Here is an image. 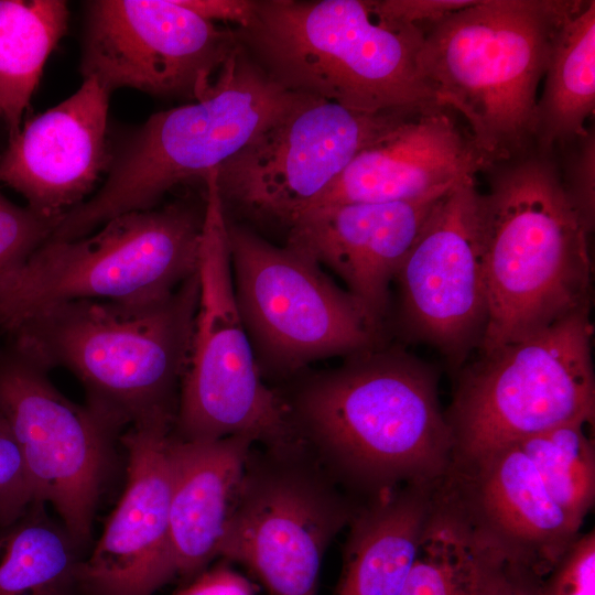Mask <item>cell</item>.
Wrapping results in <instances>:
<instances>
[{
	"label": "cell",
	"instance_id": "23",
	"mask_svg": "<svg viewBox=\"0 0 595 595\" xmlns=\"http://www.w3.org/2000/svg\"><path fill=\"white\" fill-rule=\"evenodd\" d=\"M508 553L469 512L435 504L401 595H483Z\"/></svg>",
	"mask_w": 595,
	"mask_h": 595
},
{
	"label": "cell",
	"instance_id": "5",
	"mask_svg": "<svg viewBox=\"0 0 595 595\" xmlns=\"http://www.w3.org/2000/svg\"><path fill=\"white\" fill-rule=\"evenodd\" d=\"M238 42L281 86L366 113L439 108L419 56L424 29L380 15L371 0H255Z\"/></svg>",
	"mask_w": 595,
	"mask_h": 595
},
{
	"label": "cell",
	"instance_id": "13",
	"mask_svg": "<svg viewBox=\"0 0 595 595\" xmlns=\"http://www.w3.org/2000/svg\"><path fill=\"white\" fill-rule=\"evenodd\" d=\"M41 364L0 346V411L20 447L33 500L50 505L89 549L96 509L121 434L65 397Z\"/></svg>",
	"mask_w": 595,
	"mask_h": 595
},
{
	"label": "cell",
	"instance_id": "25",
	"mask_svg": "<svg viewBox=\"0 0 595 595\" xmlns=\"http://www.w3.org/2000/svg\"><path fill=\"white\" fill-rule=\"evenodd\" d=\"M82 545L47 505L33 500L0 524V595H87Z\"/></svg>",
	"mask_w": 595,
	"mask_h": 595
},
{
	"label": "cell",
	"instance_id": "18",
	"mask_svg": "<svg viewBox=\"0 0 595 595\" xmlns=\"http://www.w3.org/2000/svg\"><path fill=\"white\" fill-rule=\"evenodd\" d=\"M109 96L95 78H85L68 98L29 119L0 154V182L58 223L108 170Z\"/></svg>",
	"mask_w": 595,
	"mask_h": 595
},
{
	"label": "cell",
	"instance_id": "14",
	"mask_svg": "<svg viewBox=\"0 0 595 595\" xmlns=\"http://www.w3.org/2000/svg\"><path fill=\"white\" fill-rule=\"evenodd\" d=\"M411 115L366 113L309 96L216 169L223 205L289 228L361 150Z\"/></svg>",
	"mask_w": 595,
	"mask_h": 595
},
{
	"label": "cell",
	"instance_id": "4",
	"mask_svg": "<svg viewBox=\"0 0 595 595\" xmlns=\"http://www.w3.org/2000/svg\"><path fill=\"white\" fill-rule=\"evenodd\" d=\"M582 3L476 0L423 28L422 82L439 108L466 120L491 167L530 152L556 32Z\"/></svg>",
	"mask_w": 595,
	"mask_h": 595
},
{
	"label": "cell",
	"instance_id": "29",
	"mask_svg": "<svg viewBox=\"0 0 595 595\" xmlns=\"http://www.w3.org/2000/svg\"><path fill=\"white\" fill-rule=\"evenodd\" d=\"M33 501L20 447L0 411V524L17 519Z\"/></svg>",
	"mask_w": 595,
	"mask_h": 595
},
{
	"label": "cell",
	"instance_id": "22",
	"mask_svg": "<svg viewBox=\"0 0 595 595\" xmlns=\"http://www.w3.org/2000/svg\"><path fill=\"white\" fill-rule=\"evenodd\" d=\"M422 488L382 489L370 506L353 516L333 595H401L435 506Z\"/></svg>",
	"mask_w": 595,
	"mask_h": 595
},
{
	"label": "cell",
	"instance_id": "24",
	"mask_svg": "<svg viewBox=\"0 0 595 595\" xmlns=\"http://www.w3.org/2000/svg\"><path fill=\"white\" fill-rule=\"evenodd\" d=\"M543 93L538 99L534 143L552 155L588 129L595 108V1H583L556 32Z\"/></svg>",
	"mask_w": 595,
	"mask_h": 595
},
{
	"label": "cell",
	"instance_id": "28",
	"mask_svg": "<svg viewBox=\"0 0 595 595\" xmlns=\"http://www.w3.org/2000/svg\"><path fill=\"white\" fill-rule=\"evenodd\" d=\"M544 595H595V533L578 536L543 578Z\"/></svg>",
	"mask_w": 595,
	"mask_h": 595
},
{
	"label": "cell",
	"instance_id": "31",
	"mask_svg": "<svg viewBox=\"0 0 595 595\" xmlns=\"http://www.w3.org/2000/svg\"><path fill=\"white\" fill-rule=\"evenodd\" d=\"M372 1L382 17L405 24L425 28L446 15L466 8L475 0H381Z\"/></svg>",
	"mask_w": 595,
	"mask_h": 595
},
{
	"label": "cell",
	"instance_id": "17",
	"mask_svg": "<svg viewBox=\"0 0 595 595\" xmlns=\"http://www.w3.org/2000/svg\"><path fill=\"white\" fill-rule=\"evenodd\" d=\"M172 428L126 430L123 493L87 554V595H154L176 578L170 529Z\"/></svg>",
	"mask_w": 595,
	"mask_h": 595
},
{
	"label": "cell",
	"instance_id": "34",
	"mask_svg": "<svg viewBox=\"0 0 595 595\" xmlns=\"http://www.w3.org/2000/svg\"><path fill=\"white\" fill-rule=\"evenodd\" d=\"M181 6L208 21H226L246 28L255 10V0H177Z\"/></svg>",
	"mask_w": 595,
	"mask_h": 595
},
{
	"label": "cell",
	"instance_id": "32",
	"mask_svg": "<svg viewBox=\"0 0 595 595\" xmlns=\"http://www.w3.org/2000/svg\"><path fill=\"white\" fill-rule=\"evenodd\" d=\"M544 576L528 562L509 553L483 595H544Z\"/></svg>",
	"mask_w": 595,
	"mask_h": 595
},
{
	"label": "cell",
	"instance_id": "16",
	"mask_svg": "<svg viewBox=\"0 0 595 595\" xmlns=\"http://www.w3.org/2000/svg\"><path fill=\"white\" fill-rule=\"evenodd\" d=\"M398 321L412 339L455 365L479 347L487 316L482 193L475 178L435 205L393 280Z\"/></svg>",
	"mask_w": 595,
	"mask_h": 595
},
{
	"label": "cell",
	"instance_id": "1",
	"mask_svg": "<svg viewBox=\"0 0 595 595\" xmlns=\"http://www.w3.org/2000/svg\"><path fill=\"white\" fill-rule=\"evenodd\" d=\"M300 437L325 469L360 485L425 487L454 463L437 375L382 345L310 375L284 397Z\"/></svg>",
	"mask_w": 595,
	"mask_h": 595
},
{
	"label": "cell",
	"instance_id": "11",
	"mask_svg": "<svg viewBox=\"0 0 595 595\" xmlns=\"http://www.w3.org/2000/svg\"><path fill=\"white\" fill-rule=\"evenodd\" d=\"M353 516L305 444L251 451L218 556L271 595H317L324 554Z\"/></svg>",
	"mask_w": 595,
	"mask_h": 595
},
{
	"label": "cell",
	"instance_id": "12",
	"mask_svg": "<svg viewBox=\"0 0 595 595\" xmlns=\"http://www.w3.org/2000/svg\"><path fill=\"white\" fill-rule=\"evenodd\" d=\"M594 423H572L493 451L469 469L468 511L507 550L548 573L594 504Z\"/></svg>",
	"mask_w": 595,
	"mask_h": 595
},
{
	"label": "cell",
	"instance_id": "15",
	"mask_svg": "<svg viewBox=\"0 0 595 595\" xmlns=\"http://www.w3.org/2000/svg\"><path fill=\"white\" fill-rule=\"evenodd\" d=\"M79 69L109 94L133 88L160 97L199 99L238 45L177 0L84 3Z\"/></svg>",
	"mask_w": 595,
	"mask_h": 595
},
{
	"label": "cell",
	"instance_id": "21",
	"mask_svg": "<svg viewBox=\"0 0 595 595\" xmlns=\"http://www.w3.org/2000/svg\"><path fill=\"white\" fill-rule=\"evenodd\" d=\"M253 444L242 435L183 441L171 433L170 529L175 574L182 585L218 558Z\"/></svg>",
	"mask_w": 595,
	"mask_h": 595
},
{
	"label": "cell",
	"instance_id": "19",
	"mask_svg": "<svg viewBox=\"0 0 595 595\" xmlns=\"http://www.w3.org/2000/svg\"><path fill=\"white\" fill-rule=\"evenodd\" d=\"M450 191L414 201L309 209L288 228L285 245L331 269L383 328L397 271L435 205Z\"/></svg>",
	"mask_w": 595,
	"mask_h": 595
},
{
	"label": "cell",
	"instance_id": "30",
	"mask_svg": "<svg viewBox=\"0 0 595 595\" xmlns=\"http://www.w3.org/2000/svg\"><path fill=\"white\" fill-rule=\"evenodd\" d=\"M561 175L564 191L592 234L595 220V137L588 130L573 142Z\"/></svg>",
	"mask_w": 595,
	"mask_h": 595
},
{
	"label": "cell",
	"instance_id": "33",
	"mask_svg": "<svg viewBox=\"0 0 595 595\" xmlns=\"http://www.w3.org/2000/svg\"><path fill=\"white\" fill-rule=\"evenodd\" d=\"M173 595H256L252 583L227 562L208 567Z\"/></svg>",
	"mask_w": 595,
	"mask_h": 595
},
{
	"label": "cell",
	"instance_id": "2",
	"mask_svg": "<svg viewBox=\"0 0 595 595\" xmlns=\"http://www.w3.org/2000/svg\"><path fill=\"white\" fill-rule=\"evenodd\" d=\"M198 296L196 272L160 300L57 303L3 333L47 370L74 374L86 404L120 434L149 425L173 429Z\"/></svg>",
	"mask_w": 595,
	"mask_h": 595
},
{
	"label": "cell",
	"instance_id": "3",
	"mask_svg": "<svg viewBox=\"0 0 595 595\" xmlns=\"http://www.w3.org/2000/svg\"><path fill=\"white\" fill-rule=\"evenodd\" d=\"M482 194L488 316L480 354L591 305V235L552 155L494 165Z\"/></svg>",
	"mask_w": 595,
	"mask_h": 595
},
{
	"label": "cell",
	"instance_id": "9",
	"mask_svg": "<svg viewBox=\"0 0 595 595\" xmlns=\"http://www.w3.org/2000/svg\"><path fill=\"white\" fill-rule=\"evenodd\" d=\"M591 305L482 354L462 372L450 413L454 463L472 467L516 440L594 423Z\"/></svg>",
	"mask_w": 595,
	"mask_h": 595
},
{
	"label": "cell",
	"instance_id": "10",
	"mask_svg": "<svg viewBox=\"0 0 595 595\" xmlns=\"http://www.w3.org/2000/svg\"><path fill=\"white\" fill-rule=\"evenodd\" d=\"M227 235L236 303L261 375L288 378L382 345L383 328L309 255L228 219Z\"/></svg>",
	"mask_w": 595,
	"mask_h": 595
},
{
	"label": "cell",
	"instance_id": "20",
	"mask_svg": "<svg viewBox=\"0 0 595 595\" xmlns=\"http://www.w3.org/2000/svg\"><path fill=\"white\" fill-rule=\"evenodd\" d=\"M452 113L434 109L409 116L361 150L305 210L347 203L414 201L488 172L491 165Z\"/></svg>",
	"mask_w": 595,
	"mask_h": 595
},
{
	"label": "cell",
	"instance_id": "6",
	"mask_svg": "<svg viewBox=\"0 0 595 595\" xmlns=\"http://www.w3.org/2000/svg\"><path fill=\"white\" fill-rule=\"evenodd\" d=\"M307 97L277 83L238 42L199 99L155 112L122 138L102 185L62 216L50 239L80 238L119 215L156 207L170 190L203 181Z\"/></svg>",
	"mask_w": 595,
	"mask_h": 595
},
{
	"label": "cell",
	"instance_id": "7",
	"mask_svg": "<svg viewBox=\"0 0 595 595\" xmlns=\"http://www.w3.org/2000/svg\"><path fill=\"white\" fill-rule=\"evenodd\" d=\"M205 199L119 215L91 234L42 244L0 280V332L75 300L150 302L197 272Z\"/></svg>",
	"mask_w": 595,
	"mask_h": 595
},
{
	"label": "cell",
	"instance_id": "8",
	"mask_svg": "<svg viewBox=\"0 0 595 595\" xmlns=\"http://www.w3.org/2000/svg\"><path fill=\"white\" fill-rule=\"evenodd\" d=\"M203 182L199 296L172 434L183 441L242 435L266 448L302 444L283 396L263 381L239 315L216 170Z\"/></svg>",
	"mask_w": 595,
	"mask_h": 595
},
{
	"label": "cell",
	"instance_id": "27",
	"mask_svg": "<svg viewBox=\"0 0 595 595\" xmlns=\"http://www.w3.org/2000/svg\"><path fill=\"white\" fill-rule=\"evenodd\" d=\"M57 221L19 206L0 192V280L52 235Z\"/></svg>",
	"mask_w": 595,
	"mask_h": 595
},
{
	"label": "cell",
	"instance_id": "26",
	"mask_svg": "<svg viewBox=\"0 0 595 595\" xmlns=\"http://www.w3.org/2000/svg\"><path fill=\"white\" fill-rule=\"evenodd\" d=\"M64 0H0V119L9 139L40 83L44 65L67 31Z\"/></svg>",
	"mask_w": 595,
	"mask_h": 595
}]
</instances>
